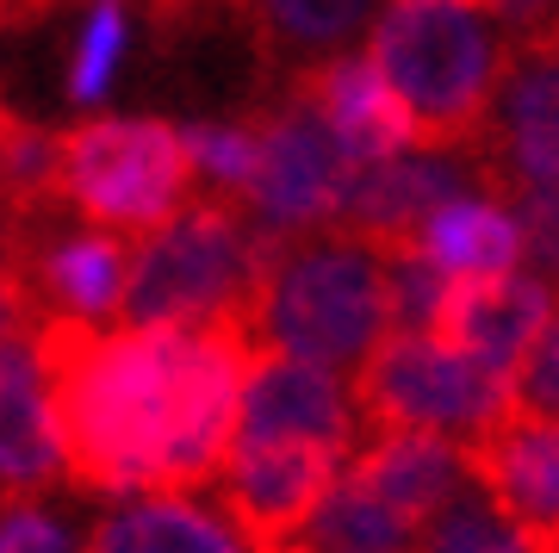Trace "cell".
I'll use <instances>...</instances> for the list:
<instances>
[{"label": "cell", "instance_id": "obj_1", "mask_svg": "<svg viewBox=\"0 0 559 553\" xmlns=\"http://www.w3.org/2000/svg\"><path fill=\"white\" fill-rule=\"evenodd\" d=\"M81 492H200L224 473L242 423V386L261 342L249 323L100 330L44 311L32 323Z\"/></svg>", "mask_w": 559, "mask_h": 553}, {"label": "cell", "instance_id": "obj_2", "mask_svg": "<svg viewBox=\"0 0 559 553\" xmlns=\"http://www.w3.org/2000/svg\"><path fill=\"white\" fill-rule=\"evenodd\" d=\"M367 57L404 94L423 150L479 156L516 44L498 38L485 0H385Z\"/></svg>", "mask_w": 559, "mask_h": 553}, {"label": "cell", "instance_id": "obj_3", "mask_svg": "<svg viewBox=\"0 0 559 553\" xmlns=\"http://www.w3.org/2000/svg\"><path fill=\"white\" fill-rule=\"evenodd\" d=\"M280 243H286V231H267L242 199H187L162 231L138 237L119 317L131 330L249 323Z\"/></svg>", "mask_w": 559, "mask_h": 553}, {"label": "cell", "instance_id": "obj_4", "mask_svg": "<svg viewBox=\"0 0 559 553\" xmlns=\"http://www.w3.org/2000/svg\"><path fill=\"white\" fill-rule=\"evenodd\" d=\"M261 349L318 361V367H360L392 337V274L373 243L348 231H305L280 243L249 311Z\"/></svg>", "mask_w": 559, "mask_h": 553}, {"label": "cell", "instance_id": "obj_5", "mask_svg": "<svg viewBox=\"0 0 559 553\" xmlns=\"http://www.w3.org/2000/svg\"><path fill=\"white\" fill-rule=\"evenodd\" d=\"M200 162L168 119H87L62 131V205L94 231L150 237L193 199Z\"/></svg>", "mask_w": 559, "mask_h": 553}, {"label": "cell", "instance_id": "obj_6", "mask_svg": "<svg viewBox=\"0 0 559 553\" xmlns=\"http://www.w3.org/2000/svg\"><path fill=\"white\" fill-rule=\"evenodd\" d=\"M355 411L367 430H429L479 442L516 416V379L429 330H392L355 367Z\"/></svg>", "mask_w": 559, "mask_h": 553}, {"label": "cell", "instance_id": "obj_7", "mask_svg": "<svg viewBox=\"0 0 559 553\" xmlns=\"http://www.w3.org/2000/svg\"><path fill=\"white\" fill-rule=\"evenodd\" d=\"M255 131H261V168L255 187H249V212L267 231H286V237L336 224L355 162H348L330 119L311 106L299 81H280V94L261 106Z\"/></svg>", "mask_w": 559, "mask_h": 553}, {"label": "cell", "instance_id": "obj_8", "mask_svg": "<svg viewBox=\"0 0 559 553\" xmlns=\"http://www.w3.org/2000/svg\"><path fill=\"white\" fill-rule=\"evenodd\" d=\"M473 168H479L485 193L498 199L559 187V50H516L510 57L498 119L485 131Z\"/></svg>", "mask_w": 559, "mask_h": 553}, {"label": "cell", "instance_id": "obj_9", "mask_svg": "<svg viewBox=\"0 0 559 553\" xmlns=\"http://www.w3.org/2000/svg\"><path fill=\"white\" fill-rule=\"evenodd\" d=\"M218 479H224V510L237 516L261 548H280L318 516V504L342 479V455L318 448V442H237Z\"/></svg>", "mask_w": 559, "mask_h": 553}, {"label": "cell", "instance_id": "obj_10", "mask_svg": "<svg viewBox=\"0 0 559 553\" xmlns=\"http://www.w3.org/2000/svg\"><path fill=\"white\" fill-rule=\"evenodd\" d=\"M355 430H360L355 386H342L336 367L280 355V349L255 355L249 386H242L237 442H318V448L348 455Z\"/></svg>", "mask_w": 559, "mask_h": 553}, {"label": "cell", "instance_id": "obj_11", "mask_svg": "<svg viewBox=\"0 0 559 553\" xmlns=\"http://www.w3.org/2000/svg\"><path fill=\"white\" fill-rule=\"evenodd\" d=\"M460 193H466V162L448 156V150L360 162L348 175V193H342L336 231H348V237L373 243L380 256H392L404 243H417L423 224Z\"/></svg>", "mask_w": 559, "mask_h": 553}, {"label": "cell", "instance_id": "obj_12", "mask_svg": "<svg viewBox=\"0 0 559 553\" xmlns=\"http://www.w3.org/2000/svg\"><path fill=\"white\" fill-rule=\"evenodd\" d=\"M57 479H69L57 398H50V374L32 330H20L0 342V497L38 504Z\"/></svg>", "mask_w": 559, "mask_h": 553}, {"label": "cell", "instance_id": "obj_13", "mask_svg": "<svg viewBox=\"0 0 559 553\" xmlns=\"http://www.w3.org/2000/svg\"><path fill=\"white\" fill-rule=\"evenodd\" d=\"M466 473L510 522L559 541V416H503L491 435L466 442Z\"/></svg>", "mask_w": 559, "mask_h": 553}, {"label": "cell", "instance_id": "obj_14", "mask_svg": "<svg viewBox=\"0 0 559 553\" xmlns=\"http://www.w3.org/2000/svg\"><path fill=\"white\" fill-rule=\"evenodd\" d=\"M554 317V286L540 274H491V280H454L448 305H441L436 337L479 355L485 367L516 379L522 355Z\"/></svg>", "mask_w": 559, "mask_h": 553}, {"label": "cell", "instance_id": "obj_15", "mask_svg": "<svg viewBox=\"0 0 559 553\" xmlns=\"http://www.w3.org/2000/svg\"><path fill=\"white\" fill-rule=\"evenodd\" d=\"M311 94L336 143L348 150V162H385V156H404L411 143H417V119H411V106L392 81L380 75V62L373 57H323L311 69L293 75Z\"/></svg>", "mask_w": 559, "mask_h": 553}, {"label": "cell", "instance_id": "obj_16", "mask_svg": "<svg viewBox=\"0 0 559 553\" xmlns=\"http://www.w3.org/2000/svg\"><path fill=\"white\" fill-rule=\"evenodd\" d=\"M348 473L360 485H373L411 529H429L460 497V479H473L466 473V442L429 430H373V442L355 455Z\"/></svg>", "mask_w": 559, "mask_h": 553}, {"label": "cell", "instance_id": "obj_17", "mask_svg": "<svg viewBox=\"0 0 559 553\" xmlns=\"http://www.w3.org/2000/svg\"><path fill=\"white\" fill-rule=\"evenodd\" d=\"M81 553H267L230 510H205L187 492H150L106 510Z\"/></svg>", "mask_w": 559, "mask_h": 553}, {"label": "cell", "instance_id": "obj_18", "mask_svg": "<svg viewBox=\"0 0 559 553\" xmlns=\"http://www.w3.org/2000/svg\"><path fill=\"white\" fill-rule=\"evenodd\" d=\"M237 13L255 32L261 69L280 81H293L318 57L342 50L360 25H373L380 0H242Z\"/></svg>", "mask_w": 559, "mask_h": 553}, {"label": "cell", "instance_id": "obj_19", "mask_svg": "<svg viewBox=\"0 0 559 553\" xmlns=\"http://www.w3.org/2000/svg\"><path fill=\"white\" fill-rule=\"evenodd\" d=\"M131 249H138V237H119V231H75V237H62V243H44L32 280H38L50 311L100 323V317H112L124 305Z\"/></svg>", "mask_w": 559, "mask_h": 553}, {"label": "cell", "instance_id": "obj_20", "mask_svg": "<svg viewBox=\"0 0 559 553\" xmlns=\"http://www.w3.org/2000/svg\"><path fill=\"white\" fill-rule=\"evenodd\" d=\"M423 256L448 268L454 280H491V274H516L522 261V217L503 205L498 193H460L448 199L429 224H423Z\"/></svg>", "mask_w": 559, "mask_h": 553}, {"label": "cell", "instance_id": "obj_21", "mask_svg": "<svg viewBox=\"0 0 559 553\" xmlns=\"http://www.w3.org/2000/svg\"><path fill=\"white\" fill-rule=\"evenodd\" d=\"M411 534L417 529H411L373 485H360L355 473H342L336 485H330V497L318 504V516L305 522V541L318 553H404Z\"/></svg>", "mask_w": 559, "mask_h": 553}, {"label": "cell", "instance_id": "obj_22", "mask_svg": "<svg viewBox=\"0 0 559 553\" xmlns=\"http://www.w3.org/2000/svg\"><path fill=\"white\" fill-rule=\"evenodd\" d=\"M423 553H559V541L522 529L473 485L423 529Z\"/></svg>", "mask_w": 559, "mask_h": 553}, {"label": "cell", "instance_id": "obj_23", "mask_svg": "<svg viewBox=\"0 0 559 553\" xmlns=\"http://www.w3.org/2000/svg\"><path fill=\"white\" fill-rule=\"evenodd\" d=\"M187 150L200 162V175L212 180V193H230L249 205L261 168V131L255 125H187Z\"/></svg>", "mask_w": 559, "mask_h": 553}, {"label": "cell", "instance_id": "obj_24", "mask_svg": "<svg viewBox=\"0 0 559 553\" xmlns=\"http://www.w3.org/2000/svg\"><path fill=\"white\" fill-rule=\"evenodd\" d=\"M385 274H392V330H429V337H436L454 274L423 256V243L392 249V256H385Z\"/></svg>", "mask_w": 559, "mask_h": 553}, {"label": "cell", "instance_id": "obj_25", "mask_svg": "<svg viewBox=\"0 0 559 553\" xmlns=\"http://www.w3.org/2000/svg\"><path fill=\"white\" fill-rule=\"evenodd\" d=\"M124 44H131V25H124V0H94V13L81 25L75 57H69V94L87 106V99L106 94V81L119 69Z\"/></svg>", "mask_w": 559, "mask_h": 553}, {"label": "cell", "instance_id": "obj_26", "mask_svg": "<svg viewBox=\"0 0 559 553\" xmlns=\"http://www.w3.org/2000/svg\"><path fill=\"white\" fill-rule=\"evenodd\" d=\"M516 411L528 416H559V305L547 317V330L535 337V349L516 367Z\"/></svg>", "mask_w": 559, "mask_h": 553}, {"label": "cell", "instance_id": "obj_27", "mask_svg": "<svg viewBox=\"0 0 559 553\" xmlns=\"http://www.w3.org/2000/svg\"><path fill=\"white\" fill-rule=\"evenodd\" d=\"M516 217H522V249L535 261V274L559 280V187L516 193Z\"/></svg>", "mask_w": 559, "mask_h": 553}, {"label": "cell", "instance_id": "obj_28", "mask_svg": "<svg viewBox=\"0 0 559 553\" xmlns=\"http://www.w3.org/2000/svg\"><path fill=\"white\" fill-rule=\"evenodd\" d=\"M44 311H50V305H44L38 280H32V261H20V256L0 249V342L20 337V330H32Z\"/></svg>", "mask_w": 559, "mask_h": 553}, {"label": "cell", "instance_id": "obj_29", "mask_svg": "<svg viewBox=\"0 0 559 553\" xmlns=\"http://www.w3.org/2000/svg\"><path fill=\"white\" fill-rule=\"evenodd\" d=\"M0 553H69V529L38 504H7L0 510Z\"/></svg>", "mask_w": 559, "mask_h": 553}, {"label": "cell", "instance_id": "obj_30", "mask_svg": "<svg viewBox=\"0 0 559 553\" xmlns=\"http://www.w3.org/2000/svg\"><path fill=\"white\" fill-rule=\"evenodd\" d=\"M516 50H559V0H485Z\"/></svg>", "mask_w": 559, "mask_h": 553}, {"label": "cell", "instance_id": "obj_31", "mask_svg": "<svg viewBox=\"0 0 559 553\" xmlns=\"http://www.w3.org/2000/svg\"><path fill=\"white\" fill-rule=\"evenodd\" d=\"M57 0H0V20L7 25H25V20H38V13H50Z\"/></svg>", "mask_w": 559, "mask_h": 553}, {"label": "cell", "instance_id": "obj_32", "mask_svg": "<svg viewBox=\"0 0 559 553\" xmlns=\"http://www.w3.org/2000/svg\"><path fill=\"white\" fill-rule=\"evenodd\" d=\"M267 553H318L311 541H280V548H267Z\"/></svg>", "mask_w": 559, "mask_h": 553}, {"label": "cell", "instance_id": "obj_33", "mask_svg": "<svg viewBox=\"0 0 559 553\" xmlns=\"http://www.w3.org/2000/svg\"><path fill=\"white\" fill-rule=\"evenodd\" d=\"M0 25H7V20H0Z\"/></svg>", "mask_w": 559, "mask_h": 553}]
</instances>
